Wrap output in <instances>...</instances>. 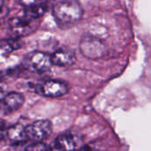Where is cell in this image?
<instances>
[{
    "label": "cell",
    "instance_id": "obj_15",
    "mask_svg": "<svg viewBox=\"0 0 151 151\" xmlns=\"http://www.w3.org/2000/svg\"><path fill=\"white\" fill-rule=\"evenodd\" d=\"M6 127L4 122H0V142L6 137Z\"/></svg>",
    "mask_w": 151,
    "mask_h": 151
},
{
    "label": "cell",
    "instance_id": "obj_14",
    "mask_svg": "<svg viewBox=\"0 0 151 151\" xmlns=\"http://www.w3.org/2000/svg\"><path fill=\"white\" fill-rule=\"evenodd\" d=\"M27 149V150H46L47 147L44 146V144L42 142H35V144H32Z\"/></svg>",
    "mask_w": 151,
    "mask_h": 151
},
{
    "label": "cell",
    "instance_id": "obj_2",
    "mask_svg": "<svg viewBox=\"0 0 151 151\" xmlns=\"http://www.w3.org/2000/svg\"><path fill=\"white\" fill-rule=\"evenodd\" d=\"M38 27L37 19L30 18L23 13L21 17H15L9 22V29L12 37L20 38L34 33Z\"/></svg>",
    "mask_w": 151,
    "mask_h": 151
},
{
    "label": "cell",
    "instance_id": "obj_4",
    "mask_svg": "<svg viewBox=\"0 0 151 151\" xmlns=\"http://www.w3.org/2000/svg\"><path fill=\"white\" fill-rule=\"evenodd\" d=\"M27 139L34 142H42L52 133V124L50 120L41 119L35 121L26 127Z\"/></svg>",
    "mask_w": 151,
    "mask_h": 151
},
{
    "label": "cell",
    "instance_id": "obj_12",
    "mask_svg": "<svg viewBox=\"0 0 151 151\" xmlns=\"http://www.w3.org/2000/svg\"><path fill=\"white\" fill-rule=\"evenodd\" d=\"M47 1L48 0H18V2L25 7H30V6L43 4Z\"/></svg>",
    "mask_w": 151,
    "mask_h": 151
},
{
    "label": "cell",
    "instance_id": "obj_13",
    "mask_svg": "<svg viewBox=\"0 0 151 151\" xmlns=\"http://www.w3.org/2000/svg\"><path fill=\"white\" fill-rule=\"evenodd\" d=\"M7 95V85L5 82L0 81V101L4 98V96Z\"/></svg>",
    "mask_w": 151,
    "mask_h": 151
},
{
    "label": "cell",
    "instance_id": "obj_8",
    "mask_svg": "<svg viewBox=\"0 0 151 151\" xmlns=\"http://www.w3.org/2000/svg\"><path fill=\"white\" fill-rule=\"evenodd\" d=\"M80 138L73 133H65L59 135L54 142V149L58 150H72L79 148Z\"/></svg>",
    "mask_w": 151,
    "mask_h": 151
},
{
    "label": "cell",
    "instance_id": "obj_10",
    "mask_svg": "<svg viewBox=\"0 0 151 151\" xmlns=\"http://www.w3.org/2000/svg\"><path fill=\"white\" fill-rule=\"evenodd\" d=\"M25 103V97L22 94L18 92H12L7 94L3 99V104L6 111L12 112L20 109Z\"/></svg>",
    "mask_w": 151,
    "mask_h": 151
},
{
    "label": "cell",
    "instance_id": "obj_6",
    "mask_svg": "<svg viewBox=\"0 0 151 151\" xmlns=\"http://www.w3.org/2000/svg\"><path fill=\"white\" fill-rule=\"evenodd\" d=\"M80 49L82 54L88 58H98L104 53V46L102 42L91 37L83 38Z\"/></svg>",
    "mask_w": 151,
    "mask_h": 151
},
{
    "label": "cell",
    "instance_id": "obj_3",
    "mask_svg": "<svg viewBox=\"0 0 151 151\" xmlns=\"http://www.w3.org/2000/svg\"><path fill=\"white\" fill-rule=\"evenodd\" d=\"M53 65L51 55L42 51H33L25 58V66L35 73H43L50 70Z\"/></svg>",
    "mask_w": 151,
    "mask_h": 151
},
{
    "label": "cell",
    "instance_id": "obj_1",
    "mask_svg": "<svg viewBox=\"0 0 151 151\" xmlns=\"http://www.w3.org/2000/svg\"><path fill=\"white\" fill-rule=\"evenodd\" d=\"M52 13L58 25L65 27L81 19L83 9L77 0H63L54 5Z\"/></svg>",
    "mask_w": 151,
    "mask_h": 151
},
{
    "label": "cell",
    "instance_id": "obj_7",
    "mask_svg": "<svg viewBox=\"0 0 151 151\" xmlns=\"http://www.w3.org/2000/svg\"><path fill=\"white\" fill-rule=\"evenodd\" d=\"M53 65L57 66H70L76 62V55L68 48H60L51 55Z\"/></svg>",
    "mask_w": 151,
    "mask_h": 151
},
{
    "label": "cell",
    "instance_id": "obj_11",
    "mask_svg": "<svg viewBox=\"0 0 151 151\" xmlns=\"http://www.w3.org/2000/svg\"><path fill=\"white\" fill-rule=\"evenodd\" d=\"M21 47V41L17 37H12L10 39H4L0 42V48L4 52H11L16 50Z\"/></svg>",
    "mask_w": 151,
    "mask_h": 151
},
{
    "label": "cell",
    "instance_id": "obj_5",
    "mask_svg": "<svg viewBox=\"0 0 151 151\" xmlns=\"http://www.w3.org/2000/svg\"><path fill=\"white\" fill-rule=\"evenodd\" d=\"M69 91L67 84L58 80H49L44 81L41 88L40 92L42 96L47 97H60L66 95Z\"/></svg>",
    "mask_w": 151,
    "mask_h": 151
},
{
    "label": "cell",
    "instance_id": "obj_16",
    "mask_svg": "<svg viewBox=\"0 0 151 151\" xmlns=\"http://www.w3.org/2000/svg\"><path fill=\"white\" fill-rule=\"evenodd\" d=\"M4 0H0V9H2V7L4 6Z\"/></svg>",
    "mask_w": 151,
    "mask_h": 151
},
{
    "label": "cell",
    "instance_id": "obj_9",
    "mask_svg": "<svg viewBox=\"0 0 151 151\" xmlns=\"http://www.w3.org/2000/svg\"><path fill=\"white\" fill-rule=\"evenodd\" d=\"M6 138L12 145H19L25 143L28 139L26 127L20 124H15L6 130Z\"/></svg>",
    "mask_w": 151,
    "mask_h": 151
}]
</instances>
